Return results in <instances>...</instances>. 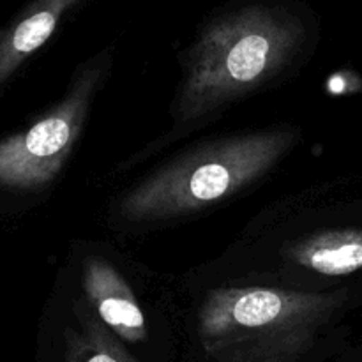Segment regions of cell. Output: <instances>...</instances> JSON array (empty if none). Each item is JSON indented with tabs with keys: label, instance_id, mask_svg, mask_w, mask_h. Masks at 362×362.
Listing matches in <instances>:
<instances>
[{
	"label": "cell",
	"instance_id": "cell-1",
	"mask_svg": "<svg viewBox=\"0 0 362 362\" xmlns=\"http://www.w3.org/2000/svg\"><path fill=\"white\" fill-rule=\"evenodd\" d=\"M306 41L290 7L251 2L212 18L186 57L175 122L202 119L279 73Z\"/></svg>",
	"mask_w": 362,
	"mask_h": 362
},
{
	"label": "cell",
	"instance_id": "cell-2",
	"mask_svg": "<svg viewBox=\"0 0 362 362\" xmlns=\"http://www.w3.org/2000/svg\"><path fill=\"white\" fill-rule=\"evenodd\" d=\"M343 304V292L223 286L202 303L198 338L212 362H297Z\"/></svg>",
	"mask_w": 362,
	"mask_h": 362
},
{
	"label": "cell",
	"instance_id": "cell-3",
	"mask_svg": "<svg viewBox=\"0 0 362 362\" xmlns=\"http://www.w3.org/2000/svg\"><path fill=\"white\" fill-rule=\"evenodd\" d=\"M296 141L293 129L207 141L131 187L117 212L127 223H152L204 211L262 179Z\"/></svg>",
	"mask_w": 362,
	"mask_h": 362
},
{
	"label": "cell",
	"instance_id": "cell-4",
	"mask_svg": "<svg viewBox=\"0 0 362 362\" xmlns=\"http://www.w3.org/2000/svg\"><path fill=\"white\" fill-rule=\"evenodd\" d=\"M105 69V55L92 60L55 108L27 131L0 141V186L35 189L55 179L83 131Z\"/></svg>",
	"mask_w": 362,
	"mask_h": 362
},
{
	"label": "cell",
	"instance_id": "cell-5",
	"mask_svg": "<svg viewBox=\"0 0 362 362\" xmlns=\"http://www.w3.org/2000/svg\"><path fill=\"white\" fill-rule=\"evenodd\" d=\"M85 299L98 320L124 343L147 339L144 311L126 279L103 258H88L81 278Z\"/></svg>",
	"mask_w": 362,
	"mask_h": 362
},
{
	"label": "cell",
	"instance_id": "cell-6",
	"mask_svg": "<svg viewBox=\"0 0 362 362\" xmlns=\"http://www.w3.org/2000/svg\"><path fill=\"white\" fill-rule=\"evenodd\" d=\"M85 0H32L0 35V85L55 34L60 21Z\"/></svg>",
	"mask_w": 362,
	"mask_h": 362
},
{
	"label": "cell",
	"instance_id": "cell-7",
	"mask_svg": "<svg viewBox=\"0 0 362 362\" xmlns=\"http://www.w3.org/2000/svg\"><path fill=\"white\" fill-rule=\"evenodd\" d=\"M290 258L306 271L322 276H349L362 271V228L324 230L290 250Z\"/></svg>",
	"mask_w": 362,
	"mask_h": 362
},
{
	"label": "cell",
	"instance_id": "cell-8",
	"mask_svg": "<svg viewBox=\"0 0 362 362\" xmlns=\"http://www.w3.org/2000/svg\"><path fill=\"white\" fill-rule=\"evenodd\" d=\"M64 362H138L122 341L87 311H78V329L66 331Z\"/></svg>",
	"mask_w": 362,
	"mask_h": 362
}]
</instances>
